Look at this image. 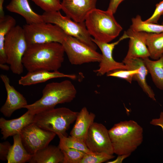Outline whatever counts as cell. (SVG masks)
I'll use <instances>...</instances> for the list:
<instances>
[{
	"mask_svg": "<svg viewBox=\"0 0 163 163\" xmlns=\"http://www.w3.org/2000/svg\"><path fill=\"white\" fill-rule=\"evenodd\" d=\"M143 59L154 84L163 91V54L157 60H151L149 57Z\"/></svg>",
	"mask_w": 163,
	"mask_h": 163,
	"instance_id": "obj_23",
	"label": "cell"
},
{
	"mask_svg": "<svg viewBox=\"0 0 163 163\" xmlns=\"http://www.w3.org/2000/svg\"><path fill=\"white\" fill-rule=\"evenodd\" d=\"M23 28L28 45L51 42L62 44L68 35L58 26L44 21L27 24Z\"/></svg>",
	"mask_w": 163,
	"mask_h": 163,
	"instance_id": "obj_8",
	"label": "cell"
},
{
	"mask_svg": "<svg viewBox=\"0 0 163 163\" xmlns=\"http://www.w3.org/2000/svg\"><path fill=\"white\" fill-rule=\"evenodd\" d=\"M138 72L137 69H119L114 70L107 74L109 77H113L124 79L131 83L134 75Z\"/></svg>",
	"mask_w": 163,
	"mask_h": 163,
	"instance_id": "obj_30",
	"label": "cell"
},
{
	"mask_svg": "<svg viewBox=\"0 0 163 163\" xmlns=\"http://www.w3.org/2000/svg\"><path fill=\"white\" fill-rule=\"evenodd\" d=\"M77 90L72 82L66 80L46 84L39 100L24 107L33 115L53 108L57 104L72 101L76 97Z\"/></svg>",
	"mask_w": 163,
	"mask_h": 163,
	"instance_id": "obj_3",
	"label": "cell"
},
{
	"mask_svg": "<svg viewBox=\"0 0 163 163\" xmlns=\"http://www.w3.org/2000/svg\"><path fill=\"white\" fill-rule=\"evenodd\" d=\"M31 0L44 12L57 11L61 9L60 0Z\"/></svg>",
	"mask_w": 163,
	"mask_h": 163,
	"instance_id": "obj_31",
	"label": "cell"
},
{
	"mask_svg": "<svg viewBox=\"0 0 163 163\" xmlns=\"http://www.w3.org/2000/svg\"><path fill=\"white\" fill-rule=\"evenodd\" d=\"M20 134L24 148L32 155L49 145L56 135L53 132L40 128L33 123L24 128Z\"/></svg>",
	"mask_w": 163,
	"mask_h": 163,
	"instance_id": "obj_10",
	"label": "cell"
},
{
	"mask_svg": "<svg viewBox=\"0 0 163 163\" xmlns=\"http://www.w3.org/2000/svg\"><path fill=\"white\" fill-rule=\"evenodd\" d=\"M161 24L163 25V21L162 22V24Z\"/></svg>",
	"mask_w": 163,
	"mask_h": 163,
	"instance_id": "obj_39",
	"label": "cell"
},
{
	"mask_svg": "<svg viewBox=\"0 0 163 163\" xmlns=\"http://www.w3.org/2000/svg\"><path fill=\"white\" fill-rule=\"evenodd\" d=\"M0 78L4 84L7 96L0 111L4 116L8 117L15 111L24 108L28 104L24 96L10 85L9 78L6 75L1 74Z\"/></svg>",
	"mask_w": 163,
	"mask_h": 163,
	"instance_id": "obj_14",
	"label": "cell"
},
{
	"mask_svg": "<svg viewBox=\"0 0 163 163\" xmlns=\"http://www.w3.org/2000/svg\"><path fill=\"white\" fill-rule=\"evenodd\" d=\"M63 154L59 146L49 145L33 155L30 163H63Z\"/></svg>",
	"mask_w": 163,
	"mask_h": 163,
	"instance_id": "obj_21",
	"label": "cell"
},
{
	"mask_svg": "<svg viewBox=\"0 0 163 163\" xmlns=\"http://www.w3.org/2000/svg\"><path fill=\"white\" fill-rule=\"evenodd\" d=\"M122 62L127 66L128 69H138V72L134 75L133 80L137 82L143 91L149 97L156 101L155 93L146 82V77L149 72L143 59L125 57Z\"/></svg>",
	"mask_w": 163,
	"mask_h": 163,
	"instance_id": "obj_17",
	"label": "cell"
},
{
	"mask_svg": "<svg viewBox=\"0 0 163 163\" xmlns=\"http://www.w3.org/2000/svg\"><path fill=\"white\" fill-rule=\"evenodd\" d=\"M114 153L131 155L142 143L143 129L133 120L120 121L108 130Z\"/></svg>",
	"mask_w": 163,
	"mask_h": 163,
	"instance_id": "obj_2",
	"label": "cell"
},
{
	"mask_svg": "<svg viewBox=\"0 0 163 163\" xmlns=\"http://www.w3.org/2000/svg\"><path fill=\"white\" fill-rule=\"evenodd\" d=\"M130 27L138 31L148 33H159L163 32V25L145 22L142 19L141 16L137 15L132 19Z\"/></svg>",
	"mask_w": 163,
	"mask_h": 163,
	"instance_id": "obj_26",
	"label": "cell"
},
{
	"mask_svg": "<svg viewBox=\"0 0 163 163\" xmlns=\"http://www.w3.org/2000/svg\"><path fill=\"white\" fill-rule=\"evenodd\" d=\"M44 22L55 24L68 35L75 37L93 49L97 48L92 40L85 22H77L70 18L62 15L59 11L44 12L41 15Z\"/></svg>",
	"mask_w": 163,
	"mask_h": 163,
	"instance_id": "obj_7",
	"label": "cell"
},
{
	"mask_svg": "<svg viewBox=\"0 0 163 163\" xmlns=\"http://www.w3.org/2000/svg\"><path fill=\"white\" fill-rule=\"evenodd\" d=\"M28 44L23 27L16 25L6 35L4 48L7 63L14 74L20 75L24 71L22 58Z\"/></svg>",
	"mask_w": 163,
	"mask_h": 163,
	"instance_id": "obj_6",
	"label": "cell"
},
{
	"mask_svg": "<svg viewBox=\"0 0 163 163\" xmlns=\"http://www.w3.org/2000/svg\"><path fill=\"white\" fill-rule=\"evenodd\" d=\"M129 38L126 31L117 41L109 43L101 42L92 38V41L100 49L102 52V59L99 62V68L94 71L97 76H101L117 69H128L127 66L122 62L116 61L113 58L112 54L115 46L123 40Z\"/></svg>",
	"mask_w": 163,
	"mask_h": 163,
	"instance_id": "obj_12",
	"label": "cell"
},
{
	"mask_svg": "<svg viewBox=\"0 0 163 163\" xmlns=\"http://www.w3.org/2000/svg\"><path fill=\"white\" fill-rule=\"evenodd\" d=\"M59 140L62 141L67 147L82 151L86 153H91V152L87 146L85 142L79 138L70 136H60Z\"/></svg>",
	"mask_w": 163,
	"mask_h": 163,
	"instance_id": "obj_28",
	"label": "cell"
},
{
	"mask_svg": "<svg viewBox=\"0 0 163 163\" xmlns=\"http://www.w3.org/2000/svg\"><path fill=\"white\" fill-rule=\"evenodd\" d=\"M73 74H67L58 71H52L40 70L28 72L25 75L21 76L18 83L23 86H29L39 83H43L49 80L56 78H67L72 79L76 78Z\"/></svg>",
	"mask_w": 163,
	"mask_h": 163,
	"instance_id": "obj_18",
	"label": "cell"
},
{
	"mask_svg": "<svg viewBox=\"0 0 163 163\" xmlns=\"http://www.w3.org/2000/svg\"><path fill=\"white\" fill-rule=\"evenodd\" d=\"M62 44L72 65L99 63L101 60L102 54L72 36L68 35Z\"/></svg>",
	"mask_w": 163,
	"mask_h": 163,
	"instance_id": "obj_9",
	"label": "cell"
},
{
	"mask_svg": "<svg viewBox=\"0 0 163 163\" xmlns=\"http://www.w3.org/2000/svg\"><path fill=\"white\" fill-rule=\"evenodd\" d=\"M13 136V144L11 147L8 154L7 163L28 162L33 155L28 153L24 148L20 134Z\"/></svg>",
	"mask_w": 163,
	"mask_h": 163,
	"instance_id": "obj_22",
	"label": "cell"
},
{
	"mask_svg": "<svg viewBox=\"0 0 163 163\" xmlns=\"http://www.w3.org/2000/svg\"><path fill=\"white\" fill-rule=\"evenodd\" d=\"M150 123L154 126L160 127L163 131V112L161 111L158 118L152 119Z\"/></svg>",
	"mask_w": 163,
	"mask_h": 163,
	"instance_id": "obj_35",
	"label": "cell"
},
{
	"mask_svg": "<svg viewBox=\"0 0 163 163\" xmlns=\"http://www.w3.org/2000/svg\"><path fill=\"white\" fill-rule=\"evenodd\" d=\"M78 113L65 107L54 108L35 115L33 123L58 136H67L66 131L75 121Z\"/></svg>",
	"mask_w": 163,
	"mask_h": 163,
	"instance_id": "obj_5",
	"label": "cell"
},
{
	"mask_svg": "<svg viewBox=\"0 0 163 163\" xmlns=\"http://www.w3.org/2000/svg\"><path fill=\"white\" fill-rule=\"evenodd\" d=\"M0 68L1 69L5 70L8 71L10 69V66L5 64H0Z\"/></svg>",
	"mask_w": 163,
	"mask_h": 163,
	"instance_id": "obj_38",
	"label": "cell"
},
{
	"mask_svg": "<svg viewBox=\"0 0 163 163\" xmlns=\"http://www.w3.org/2000/svg\"><path fill=\"white\" fill-rule=\"evenodd\" d=\"M85 142L92 152L110 155L114 153L109 131L101 123H93L88 130Z\"/></svg>",
	"mask_w": 163,
	"mask_h": 163,
	"instance_id": "obj_11",
	"label": "cell"
},
{
	"mask_svg": "<svg viewBox=\"0 0 163 163\" xmlns=\"http://www.w3.org/2000/svg\"><path fill=\"white\" fill-rule=\"evenodd\" d=\"M97 0H62L61 10L77 22H85L88 14L96 8Z\"/></svg>",
	"mask_w": 163,
	"mask_h": 163,
	"instance_id": "obj_13",
	"label": "cell"
},
{
	"mask_svg": "<svg viewBox=\"0 0 163 163\" xmlns=\"http://www.w3.org/2000/svg\"><path fill=\"white\" fill-rule=\"evenodd\" d=\"M16 21L11 16L6 15L0 18V64L7 63L4 48L5 37L8 33L15 26Z\"/></svg>",
	"mask_w": 163,
	"mask_h": 163,
	"instance_id": "obj_25",
	"label": "cell"
},
{
	"mask_svg": "<svg viewBox=\"0 0 163 163\" xmlns=\"http://www.w3.org/2000/svg\"><path fill=\"white\" fill-rule=\"evenodd\" d=\"M4 0H0V18L4 17V12L3 10V4Z\"/></svg>",
	"mask_w": 163,
	"mask_h": 163,
	"instance_id": "obj_37",
	"label": "cell"
},
{
	"mask_svg": "<svg viewBox=\"0 0 163 163\" xmlns=\"http://www.w3.org/2000/svg\"><path fill=\"white\" fill-rule=\"evenodd\" d=\"M130 155H118L117 158L112 161H108L106 162V163H121L126 158L129 157Z\"/></svg>",
	"mask_w": 163,
	"mask_h": 163,
	"instance_id": "obj_36",
	"label": "cell"
},
{
	"mask_svg": "<svg viewBox=\"0 0 163 163\" xmlns=\"http://www.w3.org/2000/svg\"><path fill=\"white\" fill-rule=\"evenodd\" d=\"M113 155L104 153H86L80 163H101L106 162L114 158Z\"/></svg>",
	"mask_w": 163,
	"mask_h": 163,
	"instance_id": "obj_29",
	"label": "cell"
},
{
	"mask_svg": "<svg viewBox=\"0 0 163 163\" xmlns=\"http://www.w3.org/2000/svg\"><path fill=\"white\" fill-rule=\"evenodd\" d=\"M124 0H110L107 10L115 14L120 3Z\"/></svg>",
	"mask_w": 163,
	"mask_h": 163,
	"instance_id": "obj_34",
	"label": "cell"
},
{
	"mask_svg": "<svg viewBox=\"0 0 163 163\" xmlns=\"http://www.w3.org/2000/svg\"><path fill=\"white\" fill-rule=\"evenodd\" d=\"M95 114L89 112L85 107H83L78 113L75 123L70 133L71 136L85 142L88 130L95 117Z\"/></svg>",
	"mask_w": 163,
	"mask_h": 163,
	"instance_id": "obj_19",
	"label": "cell"
},
{
	"mask_svg": "<svg viewBox=\"0 0 163 163\" xmlns=\"http://www.w3.org/2000/svg\"><path fill=\"white\" fill-rule=\"evenodd\" d=\"M155 7L152 14L145 21L148 23H157L161 16L163 14V0L156 4Z\"/></svg>",
	"mask_w": 163,
	"mask_h": 163,
	"instance_id": "obj_32",
	"label": "cell"
},
{
	"mask_svg": "<svg viewBox=\"0 0 163 163\" xmlns=\"http://www.w3.org/2000/svg\"><path fill=\"white\" fill-rule=\"evenodd\" d=\"M113 14L108 10L95 8L87 15L85 22L91 36L100 42L109 43L115 38L123 28L117 21Z\"/></svg>",
	"mask_w": 163,
	"mask_h": 163,
	"instance_id": "obj_4",
	"label": "cell"
},
{
	"mask_svg": "<svg viewBox=\"0 0 163 163\" xmlns=\"http://www.w3.org/2000/svg\"><path fill=\"white\" fill-rule=\"evenodd\" d=\"M12 145L6 141L0 143V159L3 161L7 160Z\"/></svg>",
	"mask_w": 163,
	"mask_h": 163,
	"instance_id": "obj_33",
	"label": "cell"
},
{
	"mask_svg": "<svg viewBox=\"0 0 163 163\" xmlns=\"http://www.w3.org/2000/svg\"><path fill=\"white\" fill-rule=\"evenodd\" d=\"M129 37L128 50L125 57L144 59L149 57L146 43V32L135 30L129 27L126 31Z\"/></svg>",
	"mask_w": 163,
	"mask_h": 163,
	"instance_id": "obj_15",
	"label": "cell"
},
{
	"mask_svg": "<svg viewBox=\"0 0 163 163\" xmlns=\"http://www.w3.org/2000/svg\"><path fill=\"white\" fill-rule=\"evenodd\" d=\"M58 146L63 154V163H80L86 154L80 150L67 147L60 140Z\"/></svg>",
	"mask_w": 163,
	"mask_h": 163,
	"instance_id": "obj_27",
	"label": "cell"
},
{
	"mask_svg": "<svg viewBox=\"0 0 163 163\" xmlns=\"http://www.w3.org/2000/svg\"><path fill=\"white\" fill-rule=\"evenodd\" d=\"M146 43L150 56L155 60L163 54V32L159 33L146 34Z\"/></svg>",
	"mask_w": 163,
	"mask_h": 163,
	"instance_id": "obj_24",
	"label": "cell"
},
{
	"mask_svg": "<svg viewBox=\"0 0 163 163\" xmlns=\"http://www.w3.org/2000/svg\"><path fill=\"white\" fill-rule=\"evenodd\" d=\"M65 53L62 45L58 42L29 45L22 63L28 72L58 71L64 61Z\"/></svg>",
	"mask_w": 163,
	"mask_h": 163,
	"instance_id": "obj_1",
	"label": "cell"
},
{
	"mask_svg": "<svg viewBox=\"0 0 163 163\" xmlns=\"http://www.w3.org/2000/svg\"><path fill=\"white\" fill-rule=\"evenodd\" d=\"M6 8L8 11L23 17L27 24L44 21L42 15L36 13L32 9L28 0H11Z\"/></svg>",
	"mask_w": 163,
	"mask_h": 163,
	"instance_id": "obj_20",
	"label": "cell"
},
{
	"mask_svg": "<svg viewBox=\"0 0 163 163\" xmlns=\"http://www.w3.org/2000/svg\"><path fill=\"white\" fill-rule=\"evenodd\" d=\"M27 110L20 117L10 120L3 117L0 118V128L2 139L5 140L9 136L20 134L27 126L33 123L34 116Z\"/></svg>",
	"mask_w": 163,
	"mask_h": 163,
	"instance_id": "obj_16",
	"label": "cell"
}]
</instances>
